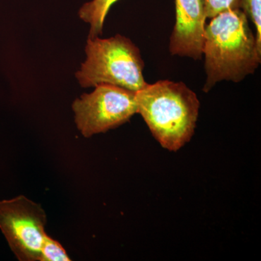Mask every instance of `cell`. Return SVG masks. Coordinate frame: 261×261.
Instances as JSON below:
<instances>
[{"instance_id":"obj_1","label":"cell","mask_w":261,"mask_h":261,"mask_svg":"<svg viewBox=\"0 0 261 261\" xmlns=\"http://www.w3.org/2000/svg\"><path fill=\"white\" fill-rule=\"evenodd\" d=\"M203 55L208 92L222 81L239 83L252 74L261 62V48L241 9L223 12L205 27Z\"/></svg>"},{"instance_id":"obj_2","label":"cell","mask_w":261,"mask_h":261,"mask_svg":"<svg viewBox=\"0 0 261 261\" xmlns=\"http://www.w3.org/2000/svg\"><path fill=\"white\" fill-rule=\"evenodd\" d=\"M137 113L163 148L176 152L195 134L200 103L183 82L159 81L136 92Z\"/></svg>"},{"instance_id":"obj_3","label":"cell","mask_w":261,"mask_h":261,"mask_svg":"<svg viewBox=\"0 0 261 261\" xmlns=\"http://www.w3.org/2000/svg\"><path fill=\"white\" fill-rule=\"evenodd\" d=\"M85 51L87 59L75 73L82 87L111 84L137 92L147 85L140 50L128 38L88 37Z\"/></svg>"},{"instance_id":"obj_4","label":"cell","mask_w":261,"mask_h":261,"mask_svg":"<svg viewBox=\"0 0 261 261\" xmlns=\"http://www.w3.org/2000/svg\"><path fill=\"white\" fill-rule=\"evenodd\" d=\"M72 105L77 128L86 138L124 124L137 113L136 92L111 84H99Z\"/></svg>"},{"instance_id":"obj_5","label":"cell","mask_w":261,"mask_h":261,"mask_svg":"<svg viewBox=\"0 0 261 261\" xmlns=\"http://www.w3.org/2000/svg\"><path fill=\"white\" fill-rule=\"evenodd\" d=\"M46 223L42 206L25 196L0 201V229L19 260H41Z\"/></svg>"},{"instance_id":"obj_6","label":"cell","mask_w":261,"mask_h":261,"mask_svg":"<svg viewBox=\"0 0 261 261\" xmlns=\"http://www.w3.org/2000/svg\"><path fill=\"white\" fill-rule=\"evenodd\" d=\"M206 18L204 0H176V23L169 44L172 56L202 58Z\"/></svg>"},{"instance_id":"obj_7","label":"cell","mask_w":261,"mask_h":261,"mask_svg":"<svg viewBox=\"0 0 261 261\" xmlns=\"http://www.w3.org/2000/svg\"><path fill=\"white\" fill-rule=\"evenodd\" d=\"M118 0H92L81 8L79 15L90 25L89 37H99L102 34L105 19L111 6Z\"/></svg>"},{"instance_id":"obj_8","label":"cell","mask_w":261,"mask_h":261,"mask_svg":"<svg viewBox=\"0 0 261 261\" xmlns=\"http://www.w3.org/2000/svg\"><path fill=\"white\" fill-rule=\"evenodd\" d=\"M65 249L50 237L45 238L41 252L40 261H70Z\"/></svg>"},{"instance_id":"obj_9","label":"cell","mask_w":261,"mask_h":261,"mask_svg":"<svg viewBox=\"0 0 261 261\" xmlns=\"http://www.w3.org/2000/svg\"><path fill=\"white\" fill-rule=\"evenodd\" d=\"M240 9L255 25V38L257 44L261 48V0H241Z\"/></svg>"},{"instance_id":"obj_10","label":"cell","mask_w":261,"mask_h":261,"mask_svg":"<svg viewBox=\"0 0 261 261\" xmlns=\"http://www.w3.org/2000/svg\"><path fill=\"white\" fill-rule=\"evenodd\" d=\"M241 0H204L207 18H213L223 12L240 9Z\"/></svg>"}]
</instances>
